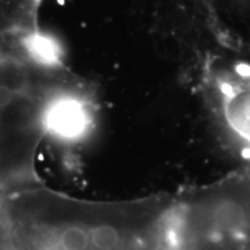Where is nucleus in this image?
<instances>
[{
	"label": "nucleus",
	"instance_id": "1",
	"mask_svg": "<svg viewBox=\"0 0 250 250\" xmlns=\"http://www.w3.org/2000/svg\"><path fill=\"white\" fill-rule=\"evenodd\" d=\"M174 193L76 198L35 183L0 193L2 250H170Z\"/></svg>",
	"mask_w": 250,
	"mask_h": 250
},
{
	"label": "nucleus",
	"instance_id": "2",
	"mask_svg": "<svg viewBox=\"0 0 250 250\" xmlns=\"http://www.w3.org/2000/svg\"><path fill=\"white\" fill-rule=\"evenodd\" d=\"M170 250L250 248V167L174 192Z\"/></svg>",
	"mask_w": 250,
	"mask_h": 250
},
{
	"label": "nucleus",
	"instance_id": "3",
	"mask_svg": "<svg viewBox=\"0 0 250 250\" xmlns=\"http://www.w3.org/2000/svg\"><path fill=\"white\" fill-rule=\"evenodd\" d=\"M217 83L228 125L250 148V76L225 74Z\"/></svg>",
	"mask_w": 250,
	"mask_h": 250
}]
</instances>
